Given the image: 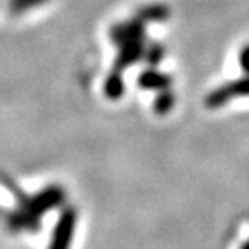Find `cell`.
Returning <instances> with one entry per match:
<instances>
[{
	"label": "cell",
	"mask_w": 249,
	"mask_h": 249,
	"mask_svg": "<svg viewBox=\"0 0 249 249\" xmlns=\"http://www.w3.org/2000/svg\"><path fill=\"white\" fill-rule=\"evenodd\" d=\"M74 225H76V214L73 210H66L59 216V222L52 232L49 249H70L73 242Z\"/></svg>",
	"instance_id": "obj_1"
}]
</instances>
